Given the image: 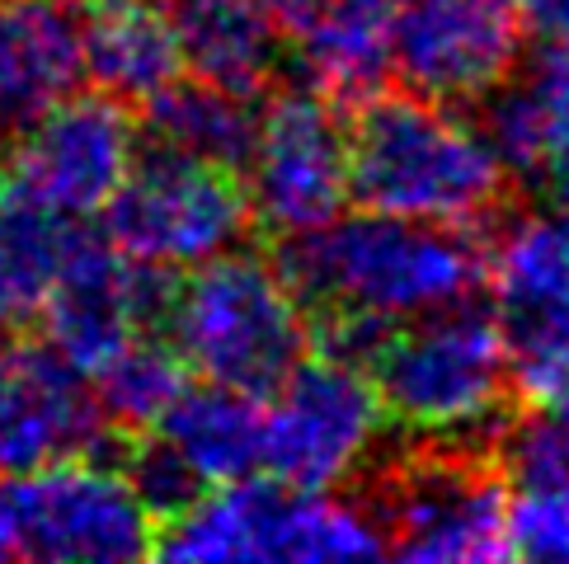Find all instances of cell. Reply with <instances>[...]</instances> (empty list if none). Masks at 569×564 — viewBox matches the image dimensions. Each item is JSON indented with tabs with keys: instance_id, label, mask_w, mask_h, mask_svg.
<instances>
[{
	"instance_id": "cell-1",
	"label": "cell",
	"mask_w": 569,
	"mask_h": 564,
	"mask_svg": "<svg viewBox=\"0 0 569 564\" xmlns=\"http://www.w3.org/2000/svg\"><path fill=\"white\" fill-rule=\"evenodd\" d=\"M282 273L301 306L325 320V353L368 362L400 320L471 301L485 282V250L466 226L362 208L330 216L282 245Z\"/></svg>"
},
{
	"instance_id": "cell-2",
	"label": "cell",
	"mask_w": 569,
	"mask_h": 564,
	"mask_svg": "<svg viewBox=\"0 0 569 564\" xmlns=\"http://www.w3.org/2000/svg\"><path fill=\"white\" fill-rule=\"evenodd\" d=\"M349 193L362 208L471 231L499 212L508 170L457 104L372 90L349 123Z\"/></svg>"
},
{
	"instance_id": "cell-3",
	"label": "cell",
	"mask_w": 569,
	"mask_h": 564,
	"mask_svg": "<svg viewBox=\"0 0 569 564\" xmlns=\"http://www.w3.org/2000/svg\"><path fill=\"white\" fill-rule=\"evenodd\" d=\"M362 367L386 423L419 442L485 452L508 423L513 357L495 311L471 301L400 320L377 339Z\"/></svg>"
},
{
	"instance_id": "cell-4",
	"label": "cell",
	"mask_w": 569,
	"mask_h": 564,
	"mask_svg": "<svg viewBox=\"0 0 569 564\" xmlns=\"http://www.w3.org/2000/svg\"><path fill=\"white\" fill-rule=\"evenodd\" d=\"M160 325L170 349L202 381L263 395L311 344V320L282 264L250 250H227L184 269L166 296Z\"/></svg>"
},
{
	"instance_id": "cell-5",
	"label": "cell",
	"mask_w": 569,
	"mask_h": 564,
	"mask_svg": "<svg viewBox=\"0 0 569 564\" xmlns=\"http://www.w3.org/2000/svg\"><path fill=\"white\" fill-rule=\"evenodd\" d=\"M151 555L184 564H349L377 560L386 546L368 503L246 475L170 513L156 527Z\"/></svg>"
},
{
	"instance_id": "cell-6",
	"label": "cell",
	"mask_w": 569,
	"mask_h": 564,
	"mask_svg": "<svg viewBox=\"0 0 569 564\" xmlns=\"http://www.w3.org/2000/svg\"><path fill=\"white\" fill-rule=\"evenodd\" d=\"M156 546L123 466L57 456L0 475V560L24 564H128Z\"/></svg>"
},
{
	"instance_id": "cell-7",
	"label": "cell",
	"mask_w": 569,
	"mask_h": 564,
	"mask_svg": "<svg viewBox=\"0 0 569 564\" xmlns=\"http://www.w3.org/2000/svg\"><path fill=\"white\" fill-rule=\"evenodd\" d=\"M386 414L362 362L301 353L259 395V471L292 490L335 494L372 471Z\"/></svg>"
},
{
	"instance_id": "cell-8",
	"label": "cell",
	"mask_w": 569,
	"mask_h": 564,
	"mask_svg": "<svg viewBox=\"0 0 569 564\" xmlns=\"http://www.w3.org/2000/svg\"><path fill=\"white\" fill-rule=\"evenodd\" d=\"M368 513L386 555L410 564L508 560V494L495 461L476 447L419 442L377 475Z\"/></svg>"
},
{
	"instance_id": "cell-9",
	"label": "cell",
	"mask_w": 569,
	"mask_h": 564,
	"mask_svg": "<svg viewBox=\"0 0 569 564\" xmlns=\"http://www.w3.org/2000/svg\"><path fill=\"white\" fill-rule=\"evenodd\" d=\"M250 221L254 212L240 170L166 147L137 155L104 203L109 240L160 273H184L236 250Z\"/></svg>"
},
{
	"instance_id": "cell-10",
	"label": "cell",
	"mask_w": 569,
	"mask_h": 564,
	"mask_svg": "<svg viewBox=\"0 0 569 564\" xmlns=\"http://www.w3.org/2000/svg\"><path fill=\"white\" fill-rule=\"evenodd\" d=\"M250 170V212L273 235L292 240L316 231L349 203V123L339 99L311 85L273 94L254 118V141L246 165Z\"/></svg>"
},
{
	"instance_id": "cell-11",
	"label": "cell",
	"mask_w": 569,
	"mask_h": 564,
	"mask_svg": "<svg viewBox=\"0 0 569 564\" xmlns=\"http://www.w3.org/2000/svg\"><path fill=\"white\" fill-rule=\"evenodd\" d=\"M513 0H400L386 33V71L438 104H480L522 62Z\"/></svg>"
},
{
	"instance_id": "cell-12",
	"label": "cell",
	"mask_w": 569,
	"mask_h": 564,
	"mask_svg": "<svg viewBox=\"0 0 569 564\" xmlns=\"http://www.w3.org/2000/svg\"><path fill=\"white\" fill-rule=\"evenodd\" d=\"M137 160V123L109 94H67L6 147V184L71 221L104 212Z\"/></svg>"
},
{
	"instance_id": "cell-13",
	"label": "cell",
	"mask_w": 569,
	"mask_h": 564,
	"mask_svg": "<svg viewBox=\"0 0 569 564\" xmlns=\"http://www.w3.org/2000/svg\"><path fill=\"white\" fill-rule=\"evenodd\" d=\"M166 296L170 282L160 269L123 254L109 235L99 240L80 231L38 320H43L48 349L90 376L109 353L147 334L166 315Z\"/></svg>"
},
{
	"instance_id": "cell-14",
	"label": "cell",
	"mask_w": 569,
	"mask_h": 564,
	"mask_svg": "<svg viewBox=\"0 0 569 564\" xmlns=\"http://www.w3.org/2000/svg\"><path fill=\"white\" fill-rule=\"evenodd\" d=\"M485 278L518 381L569 344V212L556 208L508 221L485 254Z\"/></svg>"
},
{
	"instance_id": "cell-15",
	"label": "cell",
	"mask_w": 569,
	"mask_h": 564,
	"mask_svg": "<svg viewBox=\"0 0 569 564\" xmlns=\"http://www.w3.org/2000/svg\"><path fill=\"white\" fill-rule=\"evenodd\" d=\"M109 433L86 372L48 344H10L0 357V471L99 456Z\"/></svg>"
},
{
	"instance_id": "cell-16",
	"label": "cell",
	"mask_w": 569,
	"mask_h": 564,
	"mask_svg": "<svg viewBox=\"0 0 569 564\" xmlns=\"http://www.w3.org/2000/svg\"><path fill=\"white\" fill-rule=\"evenodd\" d=\"M282 48L330 99H362L386 75V33L400 0H269Z\"/></svg>"
},
{
	"instance_id": "cell-17",
	"label": "cell",
	"mask_w": 569,
	"mask_h": 564,
	"mask_svg": "<svg viewBox=\"0 0 569 564\" xmlns=\"http://www.w3.org/2000/svg\"><path fill=\"white\" fill-rule=\"evenodd\" d=\"M80 80V14L71 0H0V155Z\"/></svg>"
},
{
	"instance_id": "cell-18",
	"label": "cell",
	"mask_w": 569,
	"mask_h": 564,
	"mask_svg": "<svg viewBox=\"0 0 569 564\" xmlns=\"http://www.w3.org/2000/svg\"><path fill=\"white\" fill-rule=\"evenodd\" d=\"M179 62L231 94H263L282 67V29L269 0H170Z\"/></svg>"
},
{
	"instance_id": "cell-19",
	"label": "cell",
	"mask_w": 569,
	"mask_h": 564,
	"mask_svg": "<svg viewBox=\"0 0 569 564\" xmlns=\"http://www.w3.org/2000/svg\"><path fill=\"white\" fill-rule=\"evenodd\" d=\"M80 71L118 104H147L184 71L166 6L156 0H94L80 19Z\"/></svg>"
},
{
	"instance_id": "cell-20",
	"label": "cell",
	"mask_w": 569,
	"mask_h": 564,
	"mask_svg": "<svg viewBox=\"0 0 569 564\" xmlns=\"http://www.w3.org/2000/svg\"><path fill=\"white\" fill-rule=\"evenodd\" d=\"M198 490L231 485L259 471V395L221 381H189L166 419L151 429Z\"/></svg>"
},
{
	"instance_id": "cell-21",
	"label": "cell",
	"mask_w": 569,
	"mask_h": 564,
	"mask_svg": "<svg viewBox=\"0 0 569 564\" xmlns=\"http://www.w3.org/2000/svg\"><path fill=\"white\" fill-rule=\"evenodd\" d=\"M480 132L490 137L495 155L503 160L508 179H532V184L569 193V90L551 75H508L499 90L480 99Z\"/></svg>"
},
{
	"instance_id": "cell-22",
	"label": "cell",
	"mask_w": 569,
	"mask_h": 564,
	"mask_svg": "<svg viewBox=\"0 0 569 564\" xmlns=\"http://www.w3.org/2000/svg\"><path fill=\"white\" fill-rule=\"evenodd\" d=\"M76 235L80 226L71 216L43 208L38 198L0 179V325L6 330L38 320Z\"/></svg>"
},
{
	"instance_id": "cell-23",
	"label": "cell",
	"mask_w": 569,
	"mask_h": 564,
	"mask_svg": "<svg viewBox=\"0 0 569 564\" xmlns=\"http://www.w3.org/2000/svg\"><path fill=\"white\" fill-rule=\"evenodd\" d=\"M254 109L246 94H231L208 80H170L160 94L147 99V132L156 147L193 155V160H212V165L240 170L254 141Z\"/></svg>"
},
{
	"instance_id": "cell-24",
	"label": "cell",
	"mask_w": 569,
	"mask_h": 564,
	"mask_svg": "<svg viewBox=\"0 0 569 564\" xmlns=\"http://www.w3.org/2000/svg\"><path fill=\"white\" fill-rule=\"evenodd\" d=\"M189 386V367L170 344L137 334L118 353H109L90 372V391L99 400L109 429L118 433H147L156 429L166 410L179 400V391Z\"/></svg>"
},
{
	"instance_id": "cell-25",
	"label": "cell",
	"mask_w": 569,
	"mask_h": 564,
	"mask_svg": "<svg viewBox=\"0 0 569 564\" xmlns=\"http://www.w3.org/2000/svg\"><path fill=\"white\" fill-rule=\"evenodd\" d=\"M508 555L569 564V471L518 480L508 498Z\"/></svg>"
},
{
	"instance_id": "cell-26",
	"label": "cell",
	"mask_w": 569,
	"mask_h": 564,
	"mask_svg": "<svg viewBox=\"0 0 569 564\" xmlns=\"http://www.w3.org/2000/svg\"><path fill=\"white\" fill-rule=\"evenodd\" d=\"M495 452L503 456L513 480H541L569 471V405L532 400V410L508 419L499 429Z\"/></svg>"
},
{
	"instance_id": "cell-27",
	"label": "cell",
	"mask_w": 569,
	"mask_h": 564,
	"mask_svg": "<svg viewBox=\"0 0 569 564\" xmlns=\"http://www.w3.org/2000/svg\"><path fill=\"white\" fill-rule=\"evenodd\" d=\"M518 386L527 391V400H546V405H569V344H565L551 362H541L537 372L518 376Z\"/></svg>"
},
{
	"instance_id": "cell-28",
	"label": "cell",
	"mask_w": 569,
	"mask_h": 564,
	"mask_svg": "<svg viewBox=\"0 0 569 564\" xmlns=\"http://www.w3.org/2000/svg\"><path fill=\"white\" fill-rule=\"evenodd\" d=\"M522 24H532L537 38H556L569 29V0H522Z\"/></svg>"
},
{
	"instance_id": "cell-29",
	"label": "cell",
	"mask_w": 569,
	"mask_h": 564,
	"mask_svg": "<svg viewBox=\"0 0 569 564\" xmlns=\"http://www.w3.org/2000/svg\"><path fill=\"white\" fill-rule=\"evenodd\" d=\"M541 75H551L556 85L569 90V29L556 33V38H541Z\"/></svg>"
},
{
	"instance_id": "cell-30",
	"label": "cell",
	"mask_w": 569,
	"mask_h": 564,
	"mask_svg": "<svg viewBox=\"0 0 569 564\" xmlns=\"http://www.w3.org/2000/svg\"><path fill=\"white\" fill-rule=\"evenodd\" d=\"M6 353H10V330L0 325V357H6Z\"/></svg>"
},
{
	"instance_id": "cell-31",
	"label": "cell",
	"mask_w": 569,
	"mask_h": 564,
	"mask_svg": "<svg viewBox=\"0 0 569 564\" xmlns=\"http://www.w3.org/2000/svg\"><path fill=\"white\" fill-rule=\"evenodd\" d=\"M565 212H569V193H565Z\"/></svg>"
},
{
	"instance_id": "cell-32",
	"label": "cell",
	"mask_w": 569,
	"mask_h": 564,
	"mask_svg": "<svg viewBox=\"0 0 569 564\" xmlns=\"http://www.w3.org/2000/svg\"><path fill=\"white\" fill-rule=\"evenodd\" d=\"M90 6H94V0H90Z\"/></svg>"
}]
</instances>
